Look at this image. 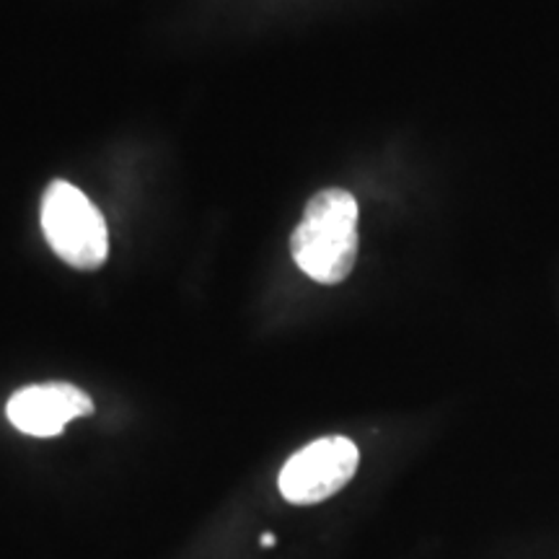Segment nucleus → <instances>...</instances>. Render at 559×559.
<instances>
[{"instance_id":"20e7f679","label":"nucleus","mask_w":559,"mask_h":559,"mask_svg":"<svg viewBox=\"0 0 559 559\" xmlns=\"http://www.w3.org/2000/svg\"><path fill=\"white\" fill-rule=\"evenodd\" d=\"M94 412V402L86 391L73 383H37L16 391L9 400L5 415L11 425L26 436L52 438L66 430V425L75 417H88Z\"/></svg>"},{"instance_id":"f03ea898","label":"nucleus","mask_w":559,"mask_h":559,"mask_svg":"<svg viewBox=\"0 0 559 559\" xmlns=\"http://www.w3.org/2000/svg\"><path fill=\"white\" fill-rule=\"evenodd\" d=\"M41 230L50 249L75 270H99L109 254L102 210L66 179H55L41 198Z\"/></svg>"},{"instance_id":"39448f33","label":"nucleus","mask_w":559,"mask_h":559,"mask_svg":"<svg viewBox=\"0 0 559 559\" xmlns=\"http://www.w3.org/2000/svg\"><path fill=\"white\" fill-rule=\"evenodd\" d=\"M262 544H264V547H272V544H275V539H272V534H264L262 536Z\"/></svg>"},{"instance_id":"7ed1b4c3","label":"nucleus","mask_w":559,"mask_h":559,"mask_svg":"<svg viewBox=\"0 0 559 559\" xmlns=\"http://www.w3.org/2000/svg\"><path fill=\"white\" fill-rule=\"evenodd\" d=\"M358 445L345 436L319 438L293 453L280 472V492L293 506H317L330 500L358 472Z\"/></svg>"},{"instance_id":"f257e3e1","label":"nucleus","mask_w":559,"mask_h":559,"mask_svg":"<svg viewBox=\"0 0 559 559\" xmlns=\"http://www.w3.org/2000/svg\"><path fill=\"white\" fill-rule=\"evenodd\" d=\"M290 254L313 283H342L358 260V200L345 190L313 194L290 236Z\"/></svg>"}]
</instances>
